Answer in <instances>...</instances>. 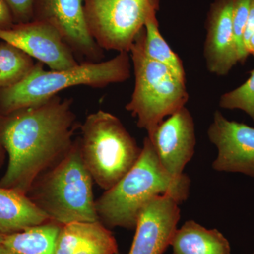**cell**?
<instances>
[{"label":"cell","instance_id":"cell-1","mask_svg":"<svg viewBox=\"0 0 254 254\" xmlns=\"http://www.w3.org/2000/svg\"><path fill=\"white\" fill-rule=\"evenodd\" d=\"M72 103L57 95L0 115V140L9 155L0 187L27 194L39 175L66 155L77 128Z\"/></svg>","mask_w":254,"mask_h":254},{"label":"cell","instance_id":"cell-2","mask_svg":"<svg viewBox=\"0 0 254 254\" xmlns=\"http://www.w3.org/2000/svg\"><path fill=\"white\" fill-rule=\"evenodd\" d=\"M190 185V177L185 174L175 177L165 171L147 136L136 163L95 201V210L107 227L133 230L148 202L158 195H170L181 204L188 198Z\"/></svg>","mask_w":254,"mask_h":254},{"label":"cell","instance_id":"cell-3","mask_svg":"<svg viewBox=\"0 0 254 254\" xmlns=\"http://www.w3.org/2000/svg\"><path fill=\"white\" fill-rule=\"evenodd\" d=\"M43 66L38 62L24 79L0 90V115L40 104L70 87L103 88L131 76L130 57L126 52L108 61L78 64L66 69L46 71Z\"/></svg>","mask_w":254,"mask_h":254},{"label":"cell","instance_id":"cell-4","mask_svg":"<svg viewBox=\"0 0 254 254\" xmlns=\"http://www.w3.org/2000/svg\"><path fill=\"white\" fill-rule=\"evenodd\" d=\"M93 179L82 159L80 141L36 187L32 201L50 221L60 225L99 220L93 198Z\"/></svg>","mask_w":254,"mask_h":254},{"label":"cell","instance_id":"cell-5","mask_svg":"<svg viewBox=\"0 0 254 254\" xmlns=\"http://www.w3.org/2000/svg\"><path fill=\"white\" fill-rule=\"evenodd\" d=\"M81 129L85 166L100 188L110 190L136 163L142 148L120 119L103 110L88 115Z\"/></svg>","mask_w":254,"mask_h":254},{"label":"cell","instance_id":"cell-6","mask_svg":"<svg viewBox=\"0 0 254 254\" xmlns=\"http://www.w3.org/2000/svg\"><path fill=\"white\" fill-rule=\"evenodd\" d=\"M141 31L129 52L135 85L126 109L136 118L137 126L149 133L165 118L185 107L189 93L186 80L163 64L145 56L142 49Z\"/></svg>","mask_w":254,"mask_h":254},{"label":"cell","instance_id":"cell-7","mask_svg":"<svg viewBox=\"0 0 254 254\" xmlns=\"http://www.w3.org/2000/svg\"><path fill=\"white\" fill-rule=\"evenodd\" d=\"M159 0H84L88 31L101 49L129 53Z\"/></svg>","mask_w":254,"mask_h":254},{"label":"cell","instance_id":"cell-8","mask_svg":"<svg viewBox=\"0 0 254 254\" xmlns=\"http://www.w3.org/2000/svg\"><path fill=\"white\" fill-rule=\"evenodd\" d=\"M33 20L53 26L73 53L91 60L103 57L87 26L84 0H35Z\"/></svg>","mask_w":254,"mask_h":254},{"label":"cell","instance_id":"cell-9","mask_svg":"<svg viewBox=\"0 0 254 254\" xmlns=\"http://www.w3.org/2000/svg\"><path fill=\"white\" fill-rule=\"evenodd\" d=\"M0 39L22 50L51 70L66 69L79 64L58 31L41 21L33 20L0 29Z\"/></svg>","mask_w":254,"mask_h":254},{"label":"cell","instance_id":"cell-10","mask_svg":"<svg viewBox=\"0 0 254 254\" xmlns=\"http://www.w3.org/2000/svg\"><path fill=\"white\" fill-rule=\"evenodd\" d=\"M208 136L218 148V156L212 165L214 170L254 177V127L230 121L217 110Z\"/></svg>","mask_w":254,"mask_h":254},{"label":"cell","instance_id":"cell-11","mask_svg":"<svg viewBox=\"0 0 254 254\" xmlns=\"http://www.w3.org/2000/svg\"><path fill=\"white\" fill-rule=\"evenodd\" d=\"M160 163L171 176L180 177L194 154L193 119L186 107L175 112L148 133Z\"/></svg>","mask_w":254,"mask_h":254},{"label":"cell","instance_id":"cell-12","mask_svg":"<svg viewBox=\"0 0 254 254\" xmlns=\"http://www.w3.org/2000/svg\"><path fill=\"white\" fill-rule=\"evenodd\" d=\"M180 205L170 195H158L148 202L138 215L128 254H163L177 230Z\"/></svg>","mask_w":254,"mask_h":254},{"label":"cell","instance_id":"cell-13","mask_svg":"<svg viewBox=\"0 0 254 254\" xmlns=\"http://www.w3.org/2000/svg\"><path fill=\"white\" fill-rule=\"evenodd\" d=\"M234 0H216L212 5L207 22L203 55L210 73L225 76L238 61L233 25Z\"/></svg>","mask_w":254,"mask_h":254},{"label":"cell","instance_id":"cell-14","mask_svg":"<svg viewBox=\"0 0 254 254\" xmlns=\"http://www.w3.org/2000/svg\"><path fill=\"white\" fill-rule=\"evenodd\" d=\"M113 233L100 220L75 222L62 225L55 254H117Z\"/></svg>","mask_w":254,"mask_h":254},{"label":"cell","instance_id":"cell-15","mask_svg":"<svg viewBox=\"0 0 254 254\" xmlns=\"http://www.w3.org/2000/svg\"><path fill=\"white\" fill-rule=\"evenodd\" d=\"M49 220L26 193L0 187V232H21L46 223Z\"/></svg>","mask_w":254,"mask_h":254},{"label":"cell","instance_id":"cell-16","mask_svg":"<svg viewBox=\"0 0 254 254\" xmlns=\"http://www.w3.org/2000/svg\"><path fill=\"white\" fill-rule=\"evenodd\" d=\"M170 246L173 254H231L230 242L221 232L192 220L177 229Z\"/></svg>","mask_w":254,"mask_h":254},{"label":"cell","instance_id":"cell-17","mask_svg":"<svg viewBox=\"0 0 254 254\" xmlns=\"http://www.w3.org/2000/svg\"><path fill=\"white\" fill-rule=\"evenodd\" d=\"M62 225L47 222L21 232L4 235L0 241V254H55Z\"/></svg>","mask_w":254,"mask_h":254},{"label":"cell","instance_id":"cell-18","mask_svg":"<svg viewBox=\"0 0 254 254\" xmlns=\"http://www.w3.org/2000/svg\"><path fill=\"white\" fill-rule=\"evenodd\" d=\"M141 38L142 49L147 58L163 64L179 77L186 80L182 60L162 36L156 14L152 15L147 20L142 30Z\"/></svg>","mask_w":254,"mask_h":254},{"label":"cell","instance_id":"cell-19","mask_svg":"<svg viewBox=\"0 0 254 254\" xmlns=\"http://www.w3.org/2000/svg\"><path fill=\"white\" fill-rule=\"evenodd\" d=\"M36 63L22 50L0 42V90L17 84L33 70Z\"/></svg>","mask_w":254,"mask_h":254},{"label":"cell","instance_id":"cell-20","mask_svg":"<svg viewBox=\"0 0 254 254\" xmlns=\"http://www.w3.org/2000/svg\"><path fill=\"white\" fill-rule=\"evenodd\" d=\"M250 73L243 84L220 97L219 105L224 109L242 110L254 123V69Z\"/></svg>","mask_w":254,"mask_h":254},{"label":"cell","instance_id":"cell-21","mask_svg":"<svg viewBox=\"0 0 254 254\" xmlns=\"http://www.w3.org/2000/svg\"><path fill=\"white\" fill-rule=\"evenodd\" d=\"M252 4V0H234L232 9V25L234 35L236 42L239 63H245L249 53L246 49L244 35L249 14Z\"/></svg>","mask_w":254,"mask_h":254},{"label":"cell","instance_id":"cell-22","mask_svg":"<svg viewBox=\"0 0 254 254\" xmlns=\"http://www.w3.org/2000/svg\"><path fill=\"white\" fill-rule=\"evenodd\" d=\"M14 16L15 23L30 22L33 20L35 0H6Z\"/></svg>","mask_w":254,"mask_h":254},{"label":"cell","instance_id":"cell-23","mask_svg":"<svg viewBox=\"0 0 254 254\" xmlns=\"http://www.w3.org/2000/svg\"><path fill=\"white\" fill-rule=\"evenodd\" d=\"M15 24L14 16L6 0H0V29H7Z\"/></svg>","mask_w":254,"mask_h":254},{"label":"cell","instance_id":"cell-24","mask_svg":"<svg viewBox=\"0 0 254 254\" xmlns=\"http://www.w3.org/2000/svg\"><path fill=\"white\" fill-rule=\"evenodd\" d=\"M254 33V0H252V4L249 14L248 20H247V26H246L245 35H244V42L245 45H247V42L250 37ZM247 49V48H246Z\"/></svg>","mask_w":254,"mask_h":254},{"label":"cell","instance_id":"cell-25","mask_svg":"<svg viewBox=\"0 0 254 254\" xmlns=\"http://www.w3.org/2000/svg\"><path fill=\"white\" fill-rule=\"evenodd\" d=\"M246 48H247L249 55H252L254 57V33L247 42Z\"/></svg>","mask_w":254,"mask_h":254},{"label":"cell","instance_id":"cell-26","mask_svg":"<svg viewBox=\"0 0 254 254\" xmlns=\"http://www.w3.org/2000/svg\"><path fill=\"white\" fill-rule=\"evenodd\" d=\"M5 150L2 144H1V140H0V168H1L3 163H4V153Z\"/></svg>","mask_w":254,"mask_h":254},{"label":"cell","instance_id":"cell-27","mask_svg":"<svg viewBox=\"0 0 254 254\" xmlns=\"http://www.w3.org/2000/svg\"><path fill=\"white\" fill-rule=\"evenodd\" d=\"M5 234H2L0 232V241L2 240L3 237H4Z\"/></svg>","mask_w":254,"mask_h":254},{"label":"cell","instance_id":"cell-28","mask_svg":"<svg viewBox=\"0 0 254 254\" xmlns=\"http://www.w3.org/2000/svg\"></svg>","mask_w":254,"mask_h":254}]
</instances>
